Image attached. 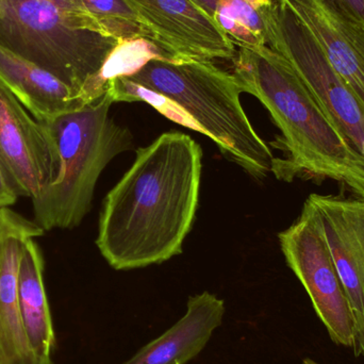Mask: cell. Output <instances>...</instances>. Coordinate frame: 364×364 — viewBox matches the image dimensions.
Returning a JSON list of instances; mask_svg holds the SVG:
<instances>
[{
  "label": "cell",
  "mask_w": 364,
  "mask_h": 364,
  "mask_svg": "<svg viewBox=\"0 0 364 364\" xmlns=\"http://www.w3.org/2000/svg\"><path fill=\"white\" fill-rule=\"evenodd\" d=\"M278 240L287 264L309 295L331 341L354 348L355 327L350 304L324 235L306 205L299 220L282 231Z\"/></svg>",
  "instance_id": "52a82bcc"
},
{
  "label": "cell",
  "mask_w": 364,
  "mask_h": 364,
  "mask_svg": "<svg viewBox=\"0 0 364 364\" xmlns=\"http://www.w3.org/2000/svg\"><path fill=\"white\" fill-rule=\"evenodd\" d=\"M83 29L123 41L146 38V31L124 0H53Z\"/></svg>",
  "instance_id": "e0dca14e"
},
{
  "label": "cell",
  "mask_w": 364,
  "mask_h": 364,
  "mask_svg": "<svg viewBox=\"0 0 364 364\" xmlns=\"http://www.w3.org/2000/svg\"><path fill=\"white\" fill-rule=\"evenodd\" d=\"M19 196L13 188L1 162H0V209L10 208L17 203Z\"/></svg>",
  "instance_id": "ac0fdd59"
},
{
  "label": "cell",
  "mask_w": 364,
  "mask_h": 364,
  "mask_svg": "<svg viewBox=\"0 0 364 364\" xmlns=\"http://www.w3.org/2000/svg\"><path fill=\"white\" fill-rule=\"evenodd\" d=\"M339 1L364 21V0H339Z\"/></svg>",
  "instance_id": "ffe728a7"
},
{
  "label": "cell",
  "mask_w": 364,
  "mask_h": 364,
  "mask_svg": "<svg viewBox=\"0 0 364 364\" xmlns=\"http://www.w3.org/2000/svg\"><path fill=\"white\" fill-rule=\"evenodd\" d=\"M267 45L282 55L341 132L363 155L364 106L333 70L309 32L277 0L267 15Z\"/></svg>",
  "instance_id": "8992f818"
},
{
  "label": "cell",
  "mask_w": 364,
  "mask_h": 364,
  "mask_svg": "<svg viewBox=\"0 0 364 364\" xmlns=\"http://www.w3.org/2000/svg\"><path fill=\"white\" fill-rule=\"evenodd\" d=\"M324 235L350 304L356 357H364V274L340 205V196L311 194L305 201Z\"/></svg>",
  "instance_id": "7c38bea8"
},
{
  "label": "cell",
  "mask_w": 364,
  "mask_h": 364,
  "mask_svg": "<svg viewBox=\"0 0 364 364\" xmlns=\"http://www.w3.org/2000/svg\"><path fill=\"white\" fill-rule=\"evenodd\" d=\"M45 260L36 239L26 244L18 274V306L28 341L41 358L51 359L55 348L50 307L44 282Z\"/></svg>",
  "instance_id": "9a60e30c"
},
{
  "label": "cell",
  "mask_w": 364,
  "mask_h": 364,
  "mask_svg": "<svg viewBox=\"0 0 364 364\" xmlns=\"http://www.w3.org/2000/svg\"><path fill=\"white\" fill-rule=\"evenodd\" d=\"M364 106V21L339 0H280Z\"/></svg>",
  "instance_id": "8fae6325"
},
{
  "label": "cell",
  "mask_w": 364,
  "mask_h": 364,
  "mask_svg": "<svg viewBox=\"0 0 364 364\" xmlns=\"http://www.w3.org/2000/svg\"><path fill=\"white\" fill-rule=\"evenodd\" d=\"M171 61L233 60L232 41L191 0H124Z\"/></svg>",
  "instance_id": "ba28073f"
},
{
  "label": "cell",
  "mask_w": 364,
  "mask_h": 364,
  "mask_svg": "<svg viewBox=\"0 0 364 364\" xmlns=\"http://www.w3.org/2000/svg\"><path fill=\"white\" fill-rule=\"evenodd\" d=\"M237 47L267 46V15L277 0H191Z\"/></svg>",
  "instance_id": "2e32d148"
},
{
  "label": "cell",
  "mask_w": 364,
  "mask_h": 364,
  "mask_svg": "<svg viewBox=\"0 0 364 364\" xmlns=\"http://www.w3.org/2000/svg\"><path fill=\"white\" fill-rule=\"evenodd\" d=\"M0 162L19 197L34 199L55 181L60 157L53 136L0 82Z\"/></svg>",
  "instance_id": "9c48e42d"
},
{
  "label": "cell",
  "mask_w": 364,
  "mask_h": 364,
  "mask_svg": "<svg viewBox=\"0 0 364 364\" xmlns=\"http://www.w3.org/2000/svg\"><path fill=\"white\" fill-rule=\"evenodd\" d=\"M350 237H352L353 244H354L355 250H356L357 256L360 261L364 274V220L358 223L353 228Z\"/></svg>",
  "instance_id": "d6986e66"
},
{
  "label": "cell",
  "mask_w": 364,
  "mask_h": 364,
  "mask_svg": "<svg viewBox=\"0 0 364 364\" xmlns=\"http://www.w3.org/2000/svg\"><path fill=\"white\" fill-rule=\"evenodd\" d=\"M0 82L38 122L87 106L65 83L2 46Z\"/></svg>",
  "instance_id": "5bb4252c"
},
{
  "label": "cell",
  "mask_w": 364,
  "mask_h": 364,
  "mask_svg": "<svg viewBox=\"0 0 364 364\" xmlns=\"http://www.w3.org/2000/svg\"><path fill=\"white\" fill-rule=\"evenodd\" d=\"M233 73L244 93L269 111L282 136L275 158L279 181L331 179L364 198V155L308 91L288 62L269 46L239 47Z\"/></svg>",
  "instance_id": "7a4b0ae2"
},
{
  "label": "cell",
  "mask_w": 364,
  "mask_h": 364,
  "mask_svg": "<svg viewBox=\"0 0 364 364\" xmlns=\"http://www.w3.org/2000/svg\"><path fill=\"white\" fill-rule=\"evenodd\" d=\"M33 220L0 209V364H55L28 341L18 306V274L26 244L44 235Z\"/></svg>",
  "instance_id": "30bf717a"
},
{
  "label": "cell",
  "mask_w": 364,
  "mask_h": 364,
  "mask_svg": "<svg viewBox=\"0 0 364 364\" xmlns=\"http://www.w3.org/2000/svg\"><path fill=\"white\" fill-rule=\"evenodd\" d=\"M303 364H321L316 363V361L312 360V359L310 358H306L304 359Z\"/></svg>",
  "instance_id": "44dd1931"
},
{
  "label": "cell",
  "mask_w": 364,
  "mask_h": 364,
  "mask_svg": "<svg viewBox=\"0 0 364 364\" xmlns=\"http://www.w3.org/2000/svg\"><path fill=\"white\" fill-rule=\"evenodd\" d=\"M201 160L198 143L181 132L136 151L100 212L96 245L111 267L142 269L181 254L198 208Z\"/></svg>",
  "instance_id": "6da1fadb"
},
{
  "label": "cell",
  "mask_w": 364,
  "mask_h": 364,
  "mask_svg": "<svg viewBox=\"0 0 364 364\" xmlns=\"http://www.w3.org/2000/svg\"><path fill=\"white\" fill-rule=\"evenodd\" d=\"M108 92L114 102H146L175 123L209 136L225 157L256 178L273 171L275 157L242 107L239 81L211 61L156 58L111 78Z\"/></svg>",
  "instance_id": "3957f363"
},
{
  "label": "cell",
  "mask_w": 364,
  "mask_h": 364,
  "mask_svg": "<svg viewBox=\"0 0 364 364\" xmlns=\"http://www.w3.org/2000/svg\"><path fill=\"white\" fill-rule=\"evenodd\" d=\"M112 97L41 122L53 136L60 157L57 178L32 199L33 220L46 232L73 229L89 213L102 171L134 145L132 132L111 119Z\"/></svg>",
  "instance_id": "277c9868"
},
{
  "label": "cell",
  "mask_w": 364,
  "mask_h": 364,
  "mask_svg": "<svg viewBox=\"0 0 364 364\" xmlns=\"http://www.w3.org/2000/svg\"><path fill=\"white\" fill-rule=\"evenodd\" d=\"M225 301L210 292L188 299L186 312L170 329L123 364H186L200 354L224 320Z\"/></svg>",
  "instance_id": "4fadbf2b"
},
{
  "label": "cell",
  "mask_w": 364,
  "mask_h": 364,
  "mask_svg": "<svg viewBox=\"0 0 364 364\" xmlns=\"http://www.w3.org/2000/svg\"><path fill=\"white\" fill-rule=\"evenodd\" d=\"M119 44L83 29L53 0H0V46L65 83L85 105L108 92L105 68Z\"/></svg>",
  "instance_id": "5b68a950"
}]
</instances>
